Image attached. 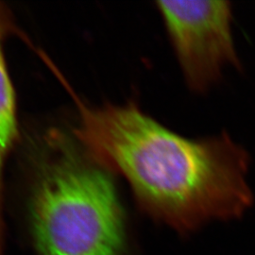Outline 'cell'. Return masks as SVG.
<instances>
[{
    "instance_id": "277c9868",
    "label": "cell",
    "mask_w": 255,
    "mask_h": 255,
    "mask_svg": "<svg viewBox=\"0 0 255 255\" xmlns=\"http://www.w3.org/2000/svg\"><path fill=\"white\" fill-rule=\"evenodd\" d=\"M17 31L8 7L0 2V255L3 245L4 175L7 161L19 138L18 113L15 90L4 52L6 38Z\"/></svg>"
},
{
    "instance_id": "7a4b0ae2",
    "label": "cell",
    "mask_w": 255,
    "mask_h": 255,
    "mask_svg": "<svg viewBox=\"0 0 255 255\" xmlns=\"http://www.w3.org/2000/svg\"><path fill=\"white\" fill-rule=\"evenodd\" d=\"M39 160L28 199L38 255H122L124 217L111 172L54 137Z\"/></svg>"
},
{
    "instance_id": "3957f363",
    "label": "cell",
    "mask_w": 255,
    "mask_h": 255,
    "mask_svg": "<svg viewBox=\"0 0 255 255\" xmlns=\"http://www.w3.org/2000/svg\"><path fill=\"white\" fill-rule=\"evenodd\" d=\"M170 41L191 90L204 92L239 59L228 1H158Z\"/></svg>"
},
{
    "instance_id": "6da1fadb",
    "label": "cell",
    "mask_w": 255,
    "mask_h": 255,
    "mask_svg": "<svg viewBox=\"0 0 255 255\" xmlns=\"http://www.w3.org/2000/svg\"><path fill=\"white\" fill-rule=\"evenodd\" d=\"M73 97L82 148L123 176L151 218L187 233L213 219H237L252 205L250 157L228 134L188 139L131 102L92 107Z\"/></svg>"
}]
</instances>
